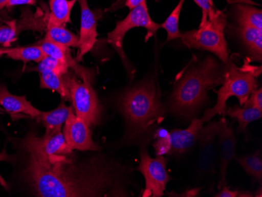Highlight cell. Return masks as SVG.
Masks as SVG:
<instances>
[{
    "label": "cell",
    "instance_id": "d6986e66",
    "mask_svg": "<svg viewBox=\"0 0 262 197\" xmlns=\"http://www.w3.org/2000/svg\"><path fill=\"white\" fill-rule=\"evenodd\" d=\"M0 54L7 55L9 58L16 61H23L25 64L29 61L39 63L42 61L46 54L42 52L39 45L26 46L14 48L0 49Z\"/></svg>",
    "mask_w": 262,
    "mask_h": 197
},
{
    "label": "cell",
    "instance_id": "d4e9b609",
    "mask_svg": "<svg viewBox=\"0 0 262 197\" xmlns=\"http://www.w3.org/2000/svg\"><path fill=\"white\" fill-rule=\"evenodd\" d=\"M185 1L180 0L164 23L160 25L167 32V41L182 38V34L179 31V18Z\"/></svg>",
    "mask_w": 262,
    "mask_h": 197
},
{
    "label": "cell",
    "instance_id": "e575fe53",
    "mask_svg": "<svg viewBox=\"0 0 262 197\" xmlns=\"http://www.w3.org/2000/svg\"><path fill=\"white\" fill-rule=\"evenodd\" d=\"M144 1H145V0H126L124 4L129 10H132Z\"/></svg>",
    "mask_w": 262,
    "mask_h": 197
},
{
    "label": "cell",
    "instance_id": "9a60e30c",
    "mask_svg": "<svg viewBox=\"0 0 262 197\" xmlns=\"http://www.w3.org/2000/svg\"><path fill=\"white\" fill-rule=\"evenodd\" d=\"M205 123L204 118L195 117L186 129H174L170 132L171 148L168 155H182L197 142L199 132Z\"/></svg>",
    "mask_w": 262,
    "mask_h": 197
},
{
    "label": "cell",
    "instance_id": "7402d4cb",
    "mask_svg": "<svg viewBox=\"0 0 262 197\" xmlns=\"http://www.w3.org/2000/svg\"><path fill=\"white\" fill-rule=\"evenodd\" d=\"M39 79L41 88L56 91L64 101H71L70 92L63 76L51 72H46L39 73Z\"/></svg>",
    "mask_w": 262,
    "mask_h": 197
},
{
    "label": "cell",
    "instance_id": "d6a6232c",
    "mask_svg": "<svg viewBox=\"0 0 262 197\" xmlns=\"http://www.w3.org/2000/svg\"><path fill=\"white\" fill-rule=\"evenodd\" d=\"M16 158L14 156L9 155L6 151V148H4L2 152H0V162L7 161L11 164H14L15 163ZM0 185H2L4 189L8 190V185H7V182L4 180V178L1 176L0 173Z\"/></svg>",
    "mask_w": 262,
    "mask_h": 197
},
{
    "label": "cell",
    "instance_id": "ffe728a7",
    "mask_svg": "<svg viewBox=\"0 0 262 197\" xmlns=\"http://www.w3.org/2000/svg\"><path fill=\"white\" fill-rule=\"evenodd\" d=\"M44 39L52 41L68 48L79 47V36L66 29V26L47 23V33Z\"/></svg>",
    "mask_w": 262,
    "mask_h": 197
},
{
    "label": "cell",
    "instance_id": "ac0fdd59",
    "mask_svg": "<svg viewBox=\"0 0 262 197\" xmlns=\"http://www.w3.org/2000/svg\"><path fill=\"white\" fill-rule=\"evenodd\" d=\"M76 2L77 0H49L47 23L66 26L71 21V13Z\"/></svg>",
    "mask_w": 262,
    "mask_h": 197
},
{
    "label": "cell",
    "instance_id": "836d02e7",
    "mask_svg": "<svg viewBox=\"0 0 262 197\" xmlns=\"http://www.w3.org/2000/svg\"><path fill=\"white\" fill-rule=\"evenodd\" d=\"M36 0H8L7 7L6 8L10 9L16 6L20 5H35Z\"/></svg>",
    "mask_w": 262,
    "mask_h": 197
},
{
    "label": "cell",
    "instance_id": "e0dca14e",
    "mask_svg": "<svg viewBox=\"0 0 262 197\" xmlns=\"http://www.w3.org/2000/svg\"><path fill=\"white\" fill-rule=\"evenodd\" d=\"M238 33L253 60L261 61L262 29L239 25Z\"/></svg>",
    "mask_w": 262,
    "mask_h": 197
},
{
    "label": "cell",
    "instance_id": "8fae6325",
    "mask_svg": "<svg viewBox=\"0 0 262 197\" xmlns=\"http://www.w3.org/2000/svg\"><path fill=\"white\" fill-rule=\"evenodd\" d=\"M81 9L80 32H79V51L76 61L82 58L94 48L97 41V18L90 8L88 0H77Z\"/></svg>",
    "mask_w": 262,
    "mask_h": 197
},
{
    "label": "cell",
    "instance_id": "7a4b0ae2",
    "mask_svg": "<svg viewBox=\"0 0 262 197\" xmlns=\"http://www.w3.org/2000/svg\"><path fill=\"white\" fill-rule=\"evenodd\" d=\"M117 104L126 123V142H148L157 130L155 126L163 121L167 113L151 79L126 90L118 98Z\"/></svg>",
    "mask_w": 262,
    "mask_h": 197
},
{
    "label": "cell",
    "instance_id": "52a82bcc",
    "mask_svg": "<svg viewBox=\"0 0 262 197\" xmlns=\"http://www.w3.org/2000/svg\"><path fill=\"white\" fill-rule=\"evenodd\" d=\"M135 28L147 29L149 36H153L161 28L160 25L156 23L150 17L146 0L130 10L128 15L123 20L118 21L116 28L108 34L107 41L116 50L124 63L126 62V55L123 51V39L125 35Z\"/></svg>",
    "mask_w": 262,
    "mask_h": 197
},
{
    "label": "cell",
    "instance_id": "8d00e7d4",
    "mask_svg": "<svg viewBox=\"0 0 262 197\" xmlns=\"http://www.w3.org/2000/svg\"><path fill=\"white\" fill-rule=\"evenodd\" d=\"M5 20H3V19L0 17V26L4 24V23H5Z\"/></svg>",
    "mask_w": 262,
    "mask_h": 197
},
{
    "label": "cell",
    "instance_id": "603a6c76",
    "mask_svg": "<svg viewBox=\"0 0 262 197\" xmlns=\"http://www.w3.org/2000/svg\"><path fill=\"white\" fill-rule=\"evenodd\" d=\"M39 142L44 152L49 155H63L73 152L66 143L62 132L54 134L51 136L39 137Z\"/></svg>",
    "mask_w": 262,
    "mask_h": 197
},
{
    "label": "cell",
    "instance_id": "44dd1931",
    "mask_svg": "<svg viewBox=\"0 0 262 197\" xmlns=\"http://www.w3.org/2000/svg\"><path fill=\"white\" fill-rule=\"evenodd\" d=\"M230 117L231 118L236 119L239 127V132H247V126L250 123L256 121L261 118L262 111L252 106H234L229 107L225 110V114Z\"/></svg>",
    "mask_w": 262,
    "mask_h": 197
},
{
    "label": "cell",
    "instance_id": "277c9868",
    "mask_svg": "<svg viewBox=\"0 0 262 197\" xmlns=\"http://www.w3.org/2000/svg\"><path fill=\"white\" fill-rule=\"evenodd\" d=\"M225 65L222 86L217 91V103L213 108H207L204 113L203 118L205 123L210 121L216 115L225 114L226 102L231 97H235L239 100V105H244L251 93L257 89L255 76L261 73V69L254 70V67L247 63L239 69L230 61Z\"/></svg>",
    "mask_w": 262,
    "mask_h": 197
},
{
    "label": "cell",
    "instance_id": "f546056e",
    "mask_svg": "<svg viewBox=\"0 0 262 197\" xmlns=\"http://www.w3.org/2000/svg\"><path fill=\"white\" fill-rule=\"evenodd\" d=\"M194 1L203 11L200 26L204 25L208 19L213 18L217 14V10L213 7L211 0H194Z\"/></svg>",
    "mask_w": 262,
    "mask_h": 197
},
{
    "label": "cell",
    "instance_id": "d590c367",
    "mask_svg": "<svg viewBox=\"0 0 262 197\" xmlns=\"http://www.w3.org/2000/svg\"><path fill=\"white\" fill-rule=\"evenodd\" d=\"M7 2L8 0H0V11L7 7Z\"/></svg>",
    "mask_w": 262,
    "mask_h": 197
},
{
    "label": "cell",
    "instance_id": "4316f807",
    "mask_svg": "<svg viewBox=\"0 0 262 197\" xmlns=\"http://www.w3.org/2000/svg\"><path fill=\"white\" fill-rule=\"evenodd\" d=\"M69 70V68L67 64L49 56H46L42 61L38 63L37 66L31 69V71L38 72L39 73L51 72L61 76L67 73Z\"/></svg>",
    "mask_w": 262,
    "mask_h": 197
},
{
    "label": "cell",
    "instance_id": "30bf717a",
    "mask_svg": "<svg viewBox=\"0 0 262 197\" xmlns=\"http://www.w3.org/2000/svg\"><path fill=\"white\" fill-rule=\"evenodd\" d=\"M62 133L68 146L73 151L98 152L101 150L98 144L93 141L90 126L76 116L74 110L68 117Z\"/></svg>",
    "mask_w": 262,
    "mask_h": 197
},
{
    "label": "cell",
    "instance_id": "8992f818",
    "mask_svg": "<svg viewBox=\"0 0 262 197\" xmlns=\"http://www.w3.org/2000/svg\"><path fill=\"white\" fill-rule=\"evenodd\" d=\"M77 75L68 72L63 75L64 82L70 92L73 110L79 118L82 119L91 127L100 123L102 107L97 93L91 82L78 79Z\"/></svg>",
    "mask_w": 262,
    "mask_h": 197
},
{
    "label": "cell",
    "instance_id": "1f68e13d",
    "mask_svg": "<svg viewBox=\"0 0 262 197\" xmlns=\"http://www.w3.org/2000/svg\"><path fill=\"white\" fill-rule=\"evenodd\" d=\"M217 197H236V196H253L252 194L241 193L239 191L231 190L227 187V185H224L220 192L215 195Z\"/></svg>",
    "mask_w": 262,
    "mask_h": 197
},
{
    "label": "cell",
    "instance_id": "6da1fadb",
    "mask_svg": "<svg viewBox=\"0 0 262 197\" xmlns=\"http://www.w3.org/2000/svg\"><path fill=\"white\" fill-rule=\"evenodd\" d=\"M18 147L26 158L22 177L35 196H128L127 167L104 155H49L34 132L20 138Z\"/></svg>",
    "mask_w": 262,
    "mask_h": 197
},
{
    "label": "cell",
    "instance_id": "3957f363",
    "mask_svg": "<svg viewBox=\"0 0 262 197\" xmlns=\"http://www.w3.org/2000/svg\"><path fill=\"white\" fill-rule=\"evenodd\" d=\"M224 72L211 56L192 65L173 89L166 107L167 113L185 120L195 118L208 102L209 90L222 84Z\"/></svg>",
    "mask_w": 262,
    "mask_h": 197
},
{
    "label": "cell",
    "instance_id": "7c38bea8",
    "mask_svg": "<svg viewBox=\"0 0 262 197\" xmlns=\"http://www.w3.org/2000/svg\"><path fill=\"white\" fill-rule=\"evenodd\" d=\"M219 152H220V170H219V189H222L226 183L227 169L230 162L235 155L236 138L232 126H228V121L222 119V125L219 134Z\"/></svg>",
    "mask_w": 262,
    "mask_h": 197
},
{
    "label": "cell",
    "instance_id": "484cf974",
    "mask_svg": "<svg viewBox=\"0 0 262 197\" xmlns=\"http://www.w3.org/2000/svg\"><path fill=\"white\" fill-rule=\"evenodd\" d=\"M239 164L244 170L254 179L261 182L262 179V158L260 152L254 154L242 156L237 159Z\"/></svg>",
    "mask_w": 262,
    "mask_h": 197
},
{
    "label": "cell",
    "instance_id": "4fadbf2b",
    "mask_svg": "<svg viewBox=\"0 0 262 197\" xmlns=\"http://www.w3.org/2000/svg\"><path fill=\"white\" fill-rule=\"evenodd\" d=\"M0 106L14 120L22 117L38 119L42 113L33 106L26 96H17L10 94L4 84H0Z\"/></svg>",
    "mask_w": 262,
    "mask_h": 197
},
{
    "label": "cell",
    "instance_id": "4dcf8cb0",
    "mask_svg": "<svg viewBox=\"0 0 262 197\" xmlns=\"http://www.w3.org/2000/svg\"><path fill=\"white\" fill-rule=\"evenodd\" d=\"M244 106H252L262 111V89H255L249 97Z\"/></svg>",
    "mask_w": 262,
    "mask_h": 197
},
{
    "label": "cell",
    "instance_id": "83f0119b",
    "mask_svg": "<svg viewBox=\"0 0 262 197\" xmlns=\"http://www.w3.org/2000/svg\"><path fill=\"white\" fill-rule=\"evenodd\" d=\"M153 138L156 139L153 147L157 156L168 155L171 148L170 132L163 127H159L155 130Z\"/></svg>",
    "mask_w": 262,
    "mask_h": 197
},
{
    "label": "cell",
    "instance_id": "ba28073f",
    "mask_svg": "<svg viewBox=\"0 0 262 197\" xmlns=\"http://www.w3.org/2000/svg\"><path fill=\"white\" fill-rule=\"evenodd\" d=\"M140 158L141 161L138 170L142 173L145 180V188L143 191L142 196H163L166 184L171 180V177L166 170L168 160L163 156L151 158L144 145L140 152Z\"/></svg>",
    "mask_w": 262,
    "mask_h": 197
},
{
    "label": "cell",
    "instance_id": "74e56055",
    "mask_svg": "<svg viewBox=\"0 0 262 197\" xmlns=\"http://www.w3.org/2000/svg\"><path fill=\"white\" fill-rule=\"evenodd\" d=\"M4 113V110L3 108H0V114H3Z\"/></svg>",
    "mask_w": 262,
    "mask_h": 197
},
{
    "label": "cell",
    "instance_id": "9c48e42d",
    "mask_svg": "<svg viewBox=\"0 0 262 197\" xmlns=\"http://www.w3.org/2000/svg\"><path fill=\"white\" fill-rule=\"evenodd\" d=\"M221 125L222 120L210 122L207 126H203L199 132L197 142L200 145V151L195 170L197 177L201 180L214 170L217 158L215 140Z\"/></svg>",
    "mask_w": 262,
    "mask_h": 197
},
{
    "label": "cell",
    "instance_id": "5bb4252c",
    "mask_svg": "<svg viewBox=\"0 0 262 197\" xmlns=\"http://www.w3.org/2000/svg\"><path fill=\"white\" fill-rule=\"evenodd\" d=\"M38 45L40 47L46 56H49L67 64L69 69H73V72L79 76L82 80L85 79V80L90 81L91 83L94 81V72L79 65L76 60L74 59L72 56L70 49L66 46L44 39L43 40L39 42Z\"/></svg>",
    "mask_w": 262,
    "mask_h": 197
},
{
    "label": "cell",
    "instance_id": "f35d334b",
    "mask_svg": "<svg viewBox=\"0 0 262 197\" xmlns=\"http://www.w3.org/2000/svg\"><path fill=\"white\" fill-rule=\"evenodd\" d=\"M3 56H4V54H0V58H1V57H3Z\"/></svg>",
    "mask_w": 262,
    "mask_h": 197
},
{
    "label": "cell",
    "instance_id": "f1b7e54d",
    "mask_svg": "<svg viewBox=\"0 0 262 197\" xmlns=\"http://www.w3.org/2000/svg\"><path fill=\"white\" fill-rule=\"evenodd\" d=\"M18 34L15 20L6 21L5 25L0 26V44L10 45L17 39Z\"/></svg>",
    "mask_w": 262,
    "mask_h": 197
},
{
    "label": "cell",
    "instance_id": "2e32d148",
    "mask_svg": "<svg viewBox=\"0 0 262 197\" xmlns=\"http://www.w3.org/2000/svg\"><path fill=\"white\" fill-rule=\"evenodd\" d=\"M73 110V107L67 106L62 102L52 111L44 113L42 112L37 120L45 126L46 132L43 136H51L54 134L62 132L61 129L63 125L66 123L68 117Z\"/></svg>",
    "mask_w": 262,
    "mask_h": 197
},
{
    "label": "cell",
    "instance_id": "5b68a950",
    "mask_svg": "<svg viewBox=\"0 0 262 197\" xmlns=\"http://www.w3.org/2000/svg\"><path fill=\"white\" fill-rule=\"evenodd\" d=\"M226 25V15L217 10L213 18L208 19L198 29L182 34L181 39L188 48L210 51L226 64L230 61L225 37Z\"/></svg>",
    "mask_w": 262,
    "mask_h": 197
},
{
    "label": "cell",
    "instance_id": "cb8c5ba5",
    "mask_svg": "<svg viewBox=\"0 0 262 197\" xmlns=\"http://www.w3.org/2000/svg\"><path fill=\"white\" fill-rule=\"evenodd\" d=\"M238 24L262 29V10L247 4H239L236 7Z\"/></svg>",
    "mask_w": 262,
    "mask_h": 197
}]
</instances>
